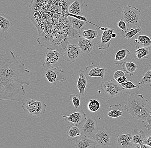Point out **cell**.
Returning a JSON list of instances; mask_svg holds the SVG:
<instances>
[{"mask_svg":"<svg viewBox=\"0 0 151 148\" xmlns=\"http://www.w3.org/2000/svg\"><path fill=\"white\" fill-rule=\"evenodd\" d=\"M125 72L123 71H121V70H118L114 73V78L116 79V80L119 78L120 77L122 76H125Z\"/></svg>","mask_w":151,"mask_h":148,"instance_id":"8d00e7d4","label":"cell"},{"mask_svg":"<svg viewBox=\"0 0 151 148\" xmlns=\"http://www.w3.org/2000/svg\"><path fill=\"white\" fill-rule=\"evenodd\" d=\"M146 122L148 123V124L145 125V127L147 129L148 131H150L151 130V115L149 116Z\"/></svg>","mask_w":151,"mask_h":148,"instance_id":"74e56055","label":"cell"},{"mask_svg":"<svg viewBox=\"0 0 151 148\" xmlns=\"http://www.w3.org/2000/svg\"><path fill=\"white\" fill-rule=\"evenodd\" d=\"M83 7V1L82 0H71L69 5L68 11L70 14L82 16Z\"/></svg>","mask_w":151,"mask_h":148,"instance_id":"44dd1931","label":"cell"},{"mask_svg":"<svg viewBox=\"0 0 151 148\" xmlns=\"http://www.w3.org/2000/svg\"><path fill=\"white\" fill-rule=\"evenodd\" d=\"M124 108L127 113L133 118L142 122L147 121L151 113V106L142 94H131L124 102Z\"/></svg>","mask_w":151,"mask_h":148,"instance_id":"3957f363","label":"cell"},{"mask_svg":"<svg viewBox=\"0 0 151 148\" xmlns=\"http://www.w3.org/2000/svg\"><path fill=\"white\" fill-rule=\"evenodd\" d=\"M111 131L107 127L103 126L98 130L93 138L96 146L107 148L111 144Z\"/></svg>","mask_w":151,"mask_h":148,"instance_id":"52a82bcc","label":"cell"},{"mask_svg":"<svg viewBox=\"0 0 151 148\" xmlns=\"http://www.w3.org/2000/svg\"><path fill=\"white\" fill-rule=\"evenodd\" d=\"M116 81L119 84H121L126 82L127 81V78L125 76L120 77L117 79Z\"/></svg>","mask_w":151,"mask_h":148,"instance_id":"f35d334b","label":"cell"},{"mask_svg":"<svg viewBox=\"0 0 151 148\" xmlns=\"http://www.w3.org/2000/svg\"><path fill=\"white\" fill-rule=\"evenodd\" d=\"M33 73L18 56L8 50L0 56V101L20 102L26 95L24 84L30 85Z\"/></svg>","mask_w":151,"mask_h":148,"instance_id":"7a4b0ae2","label":"cell"},{"mask_svg":"<svg viewBox=\"0 0 151 148\" xmlns=\"http://www.w3.org/2000/svg\"><path fill=\"white\" fill-rule=\"evenodd\" d=\"M12 19L9 15H0V28L2 32H6L13 26Z\"/></svg>","mask_w":151,"mask_h":148,"instance_id":"7402d4cb","label":"cell"},{"mask_svg":"<svg viewBox=\"0 0 151 148\" xmlns=\"http://www.w3.org/2000/svg\"><path fill=\"white\" fill-rule=\"evenodd\" d=\"M86 18V17L82 16H70L69 14L68 20L70 27L81 32L82 30L84 29L86 25L87 24L88 21Z\"/></svg>","mask_w":151,"mask_h":148,"instance_id":"9a60e30c","label":"cell"},{"mask_svg":"<svg viewBox=\"0 0 151 148\" xmlns=\"http://www.w3.org/2000/svg\"><path fill=\"white\" fill-rule=\"evenodd\" d=\"M82 55L77 44H68L65 53L63 54L64 59L69 62H74Z\"/></svg>","mask_w":151,"mask_h":148,"instance_id":"8fae6325","label":"cell"},{"mask_svg":"<svg viewBox=\"0 0 151 148\" xmlns=\"http://www.w3.org/2000/svg\"><path fill=\"white\" fill-rule=\"evenodd\" d=\"M96 143L93 137L82 135L76 140L75 147L78 148H95Z\"/></svg>","mask_w":151,"mask_h":148,"instance_id":"e0dca14e","label":"cell"},{"mask_svg":"<svg viewBox=\"0 0 151 148\" xmlns=\"http://www.w3.org/2000/svg\"><path fill=\"white\" fill-rule=\"evenodd\" d=\"M105 71V68H101L99 65H90L86 68V73L87 76L93 77L101 78L102 79H104Z\"/></svg>","mask_w":151,"mask_h":148,"instance_id":"d6986e66","label":"cell"},{"mask_svg":"<svg viewBox=\"0 0 151 148\" xmlns=\"http://www.w3.org/2000/svg\"></svg>","mask_w":151,"mask_h":148,"instance_id":"60d3db41","label":"cell"},{"mask_svg":"<svg viewBox=\"0 0 151 148\" xmlns=\"http://www.w3.org/2000/svg\"><path fill=\"white\" fill-rule=\"evenodd\" d=\"M150 55V47H140L135 50L134 57L135 59L141 60L142 59H148Z\"/></svg>","mask_w":151,"mask_h":148,"instance_id":"4316f807","label":"cell"},{"mask_svg":"<svg viewBox=\"0 0 151 148\" xmlns=\"http://www.w3.org/2000/svg\"><path fill=\"white\" fill-rule=\"evenodd\" d=\"M142 31V30L141 27L138 26L136 28L129 29L127 31L124 32H122V35L127 40H131L133 37L136 36L139 34L141 33Z\"/></svg>","mask_w":151,"mask_h":148,"instance_id":"f1b7e54d","label":"cell"},{"mask_svg":"<svg viewBox=\"0 0 151 148\" xmlns=\"http://www.w3.org/2000/svg\"><path fill=\"white\" fill-rule=\"evenodd\" d=\"M123 115V109L120 103L112 105L109 106L107 115L109 117L113 118H119Z\"/></svg>","mask_w":151,"mask_h":148,"instance_id":"cb8c5ba5","label":"cell"},{"mask_svg":"<svg viewBox=\"0 0 151 148\" xmlns=\"http://www.w3.org/2000/svg\"><path fill=\"white\" fill-rule=\"evenodd\" d=\"M149 84H151V67L145 69L144 74L138 85L145 86Z\"/></svg>","mask_w":151,"mask_h":148,"instance_id":"4dcf8cb0","label":"cell"},{"mask_svg":"<svg viewBox=\"0 0 151 148\" xmlns=\"http://www.w3.org/2000/svg\"></svg>","mask_w":151,"mask_h":148,"instance_id":"b9f144b4","label":"cell"},{"mask_svg":"<svg viewBox=\"0 0 151 148\" xmlns=\"http://www.w3.org/2000/svg\"><path fill=\"white\" fill-rule=\"evenodd\" d=\"M134 43L137 48L151 47V39L147 35H139L136 36Z\"/></svg>","mask_w":151,"mask_h":148,"instance_id":"603a6c76","label":"cell"},{"mask_svg":"<svg viewBox=\"0 0 151 148\" xmlns=\"http://www.w3.org/2000/svg\"><path fill=\"white\" fill-rule=\"evenodd\" d=\"M87 106L88 108L90 111L94 112L99 110L101 105L100 102L98 100L91 99L90 100Z\"/></svg>","mask_w":151,"mask_h":148,"instance_id":"1f68e13d","label":"cell"},{"mask_svg":"<svg viewBox=\"0 0 151 148\" xmlns=\"http://www.w3.org/2000/svg\"><path fill=\"white\" fill-rule=\"evenodd\" d=\"M81 96L79 93L77 94H71L70 96L69 101L72 102L74 108L76 109L80 106L81 103Z\"/></svg>","mask_w":151,"mask_h":148,"instance_id":"e575fe53","label":"cell"},{"mask_svg":"<svg viewBox=\"0 0 151 148\" xmlns=\"http://www.w3.org/2000/svg\"><path fill=\"white\" fill-rule=\"evenodd\" d=\"M71 0H32L29 17L39 34V44L47 49L65 53L69 44V5Z\"/></svg>","mask_w":151,"mask_h":148,"instance_id":"6da1fadb","label":"cell"},{"mask_svg":"<svg viewBox=\"0 0 151 148\" xmlns=\"http://www.w3.org/2000/svg\"><path fill=\"white\" fill-rule=\"evenodd\" d=\"M114 29L105 28L102 35L101 40L97 43L98 48L100 50L107 49L111 46L112 35L113 33Z\"/></svg>","mask_w":151,"mask_h":148,"instance_id":"5bb4252c","label":"cell"},{"mask_svg":"<svg viewBox=\"0 0 151 148\" xmlns=\"http://www.w3.org/2000/svg\"><path fill=\"white\" fill-rule=\"evenodd\" d=\"M100 36H101V33L99 29H95V30L83 29L80 32V37H83L90 40H94L95 38H99Z\"/></svg>","mask_w":151,"mask_h":148,"instance_id":"484cf974","label":"cell"},{"mask_svg":"<svg viewBox=\"0 0 151 148\" xmlns=\"http://www.w3.org/2000/svg\"><path fill=\"white\" fill-rule=\"evenodd\" d=\"M117 26L122 30V32H126L129 30L127 25V23L122 18L118 22Z\"/></svg>","mask_w":151,"mask_h":148,"instance_id":"d590c367","label":"cell"},{"mask_svg":"<svg viewBox=\"0 0 151 148\" xmlns=\"http://www.w3.org/2000/svg\"><path fill=\"white\" fill-rule=\"evenodd\" d=\"M42 66L47 69L51 67L60 68L65 61L63 54L53 49H48Z\"/></svg>","mask_w":151,"mask_h":148,"instance_id":"5b68a950","label":"cell"},{"mask_svg":"<svg viewBox=\"0 0 151 148\" xmlns=\"http://www.w3.org/2000/svg\"><path fill=\"white\" fill-rule=\"evenodd\" d=\"M83 56L84 57L91 56L95 50L96 43L93 40H90L80 37L77 44Z\"/></svg>","mask_w":151,"mask_h":148,"instance_id":"7c38bea8","label":"cell"},{"mask_svg":"<svg viewBox=\"0 0 151 148\" xmlns=\"http://www.w3.org/2000/svg\"><path fill=\"white\" fill-rule=\"evenodd\" d=\"M80 127L82 135L93 138L99 129L98 121L94 115L88 116Z\"/></svg>","mask_w":151,"mask_h":148,"instance_id":"ba28073f","label":"cell"},{"mask_svg":"<svg viewBox=\"0 0 151 148\" xmlns=\"http://www.w3.org/2000/svg\"><path fill=\"white\" fill-rule=\"evenodd\" d=\"M22 107L29 115L40 117L46 113L47 106L42 101L28 99L24 102Z\"/></svg>","mask_w":151,"mask_h":148,"instance_id":"277c9868","label":"cell"},{"mask_svg":"<svg viewBox=\"0 0 151 148\" xmlns=\"http://www.w3.org/2000/svg\"><path fill=\"white\" fill-rule=\"evenodd\" d=\"M142 138V143L151 148V134L147 133L143 130L139 131Z\"/></svg>","mask_w":151,"mask_h":148,"instance_id":"836d02e7","label":"cell"},{"mask_svg":"<svg viewBox=\"0 0 151 148\" xmlns=\"http://www.w3.org/2000/svg\"><path fill=\"white\" fill-rule=\"evenodd\" d=\"M45 76L50 83L55 86L59 82L66 81V74L58 67H51L46 69Z\"/></svg>","mask_w":151,"mask_h":148,"instance_id":"30bf717a","label":"cell"},{"mask_svg":"<svg viewBox=\"0 0 151 148\" xmlns=\"http://www.w3.org/2000/svg\"><path fill=\"white\" fill-rule=\"evenodd\" d=\"M140 10L130 5L123 7L121 14L122 18L127 24L136 26L141 18Z\"/></svg>","mask_w":151,"mask_h":148,"instance_id":"8992f818","label":"cell"},{"mask_svg":"<svg viewBox=\"0 0 151 148\" xmlns=\"http://www.w3.org/2000/svg\"><path fill=\"white\" fill-rule=\"evenodd\" d=\"M117 147L132 148L134 143L133 142L132 134H120L117 136L116 139Z\"/></svg>","mask_w":151,"mask_h":148,"instance_id":"2e32d148","label":"cell"},{"mask_svg":"<svg viewBox=\"0 0 151 148\" xmlns=\"http://www.w3.org/2000/svg\"><path fill=\"white\" fill-rule=\"evenodd\" d=\"M100 86L101 89L111 97L122 95L123 92L122 86L114 78L109 81H102Z\"/></svg>","mask_w":151,"mask_h":148,"instance_id":"9c48e42d","label":"cell"},{"mask_svg":"<svg viewBox=\"0 0 151 148\" xmlns=\"http://www.w3.org/2000/svg\"><path fill=\"white\" fill-rule=\"evenodd\" d=\"M67 140L68 142L76 140L82 135V133L80 126L71 124L69 127H67Z\"/></svg>","mask_w":151,"mask_h":148,"instance_id":"ffe728a7","label":"cell"},{"mask_svg":"<svg viewBox=\"0 0 151 148\" xmlns=\"http://www.w3.org/2000/svg\"><path fill=\"white\" fill-rule=\"evenodd\" d=\"M137 66L134 63L132 62H125L123 64L122 68L124 72L132 76L136 72Z\"/></svg>","mask_w":151,"mask_h":148,"instance_id":"f546056e","label":"cell"},{"mask_svg":"<svg viewBox=\"0 0 151 148\" xmlns=\"http://www.w3.org/2000/svg\"><path fill=\"white\" fill-rule=\"evenodd\" d=\"M131 52L128 49H122L119 50L116 54L114 64L116 65H121L122 64L126 62L127 58Z\"/></svg>","mask_w":151,"mask_h":148,"instance_id":"d4e9b609","label":"cell"},{"mask_svg":"<svg viewBox=\"0 0 151 148\" xmlns=\"http://www.w3.org/2000/svg\"><path fill=\"white\" fill-rule=\"evenodd\" d=\"M65 121L68 124L75 125L80 126L86 119V115L83 110L74 112L70 115H63Z\"/></svg>","mask_w":151,"mask_h":148,"instance_id":"4fadbf2b","label":"cell"},{"mask_svg":"<svg viewBox=\"0 0 151 148\" xmlns=\"http://www.w3.org/2000/svg\"><path fill=\"white\" fill-rule=\"evenodd\" d=\"M121 85L122 86L124 92L131 94L138 93L139 86L138 85H134L131 80L122 83Z\"/></svg>","mask_w":151,"mask_h":148,"instance_id":"83f0119b","label":"cell"},{"mask_svg":"<svg viewBox=\"0 0 151 148\" xmlns=\"http://www.w3.org/2000/svg\"><path fill=\"white\" fill-rule=\"evenodd\" d=\"M116 34L115 33H113L112 35V38H115L116 37Z\"/></svg>","mask_w":151,"mask_h":148,"instance_id":"ab89813d","label":"cell"},{"mask_svg":"<svg viewBox=\"0 0 151 148\" xmlns=\"http://www.w3.org/2000/svg\"><path fill=\"white\" fill-rule=\"evenodd\" d=\"M132 138L135 144H141L142 143V136L139 131L134 129L132 132Z\"/></svg>","mask_w":151,"mask_h":148,"instance_id":"d6a6232c","label":"cell"},{"mask_svg":"<svg viewBox=\"0 0 151 148\" xmlns=\"http://www.w3.org/2000/svg\"><path fill=\"white\" fill-rule=\"evenodd\" d=\"M79 77L78 81L76 85V88L79 90V94L81 96L84 97L87 96L86 92L87 84V78L83 70H80L79 71Z\"/></svg>","mask_w":151,"mask_h":148,"instance_id":"ac0fdd59","label":"cell"}]
</instances>
